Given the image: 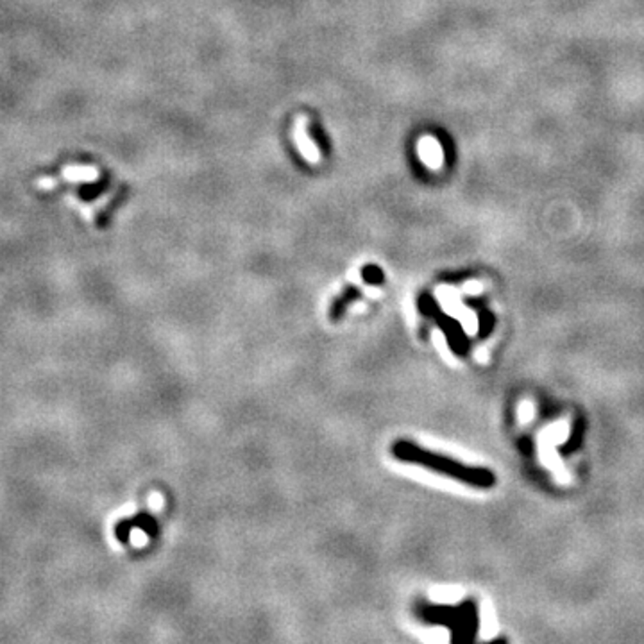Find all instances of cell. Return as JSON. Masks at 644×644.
Returning a JSON list of instances; mask_svg holds the SVG:
<instances>
[{
	"mask_svg": "<svg viewBox=\"0 0 644 644\" xmlns=\"http://www.w3.org/2000/svg\"><path fill=\"white\" fill-rule=\"evenodd\" d=\"M391 453L398 460H401V462L426 467V469H432L435 473L453 478L457 481L473 485V487L489 489L496 481L492 471L485 469V467L466 466V464L453 460L451 457L435 453V451H428L425 447L417 446V444L408 442V440H395L391 447Z\"/></svg>",
	"mask_w": 644,
	"mask_h": 644,
	"instance_id": "obj_1",
	"label": "cell"
},
{
	"mask_svg": "<svg viewBox=\"0 0 644 644\" xmlns=\"http://www.w3.org/2000/svg\"><path fill=\"white\" fill-rule=\"evenodd\" d=\"M294 140L299 153L305 156V160L308 161V163L312 165L320 163V153L319 149H317L315 143H313L312 138L308 136V119H306L305 115H299L298 119H295Z\"/></svg>",
	"mask_w": 644,
	"mask_h": 644,
	"instance_id": "obj_2",
	"label": "cell"
},
{
	"mask_svg": "<svg viewBox=\"0 0 644 644\" xmlns=\"http://www.w3.org/2000/svg\"><path fill=\"white\" fill-rule=\"evenodd\" d=\"M356 298H360V292H358L356 288L354 287L346 288L344 294L333 301L332 308H329V320H332V322H339L344 317V313H346V310L356 301Z\"/></svg>",
	"mask_w": 644,
	"mask_h": 644,
	"instance_id": "obj_3",
	"label": "cell"
},
{
	"mask_svg": "<svg viewBox=\"0 0 644 644\" xmlns=\"http://www.w3.org/2000/svg\"><path fill=\"white\" fill-rule=\"evenodd\" d=\"M63 175L67 181H86L92 182L99 179V170L95 167H84V165H74V167H65Z\"/></svg>",
	"mask_w": 644,
	"mask_h": 644,
	"instance_id": "obj_4",
	"label": "cell"
},
{
	"mask_svg": "<svg viewBox=\"0 0 644 644\" xmlns=\"http://www.w3.org/2000/svg\"><path fill=\"white\" fill-rule=\"evenodd\" d=\"M54 187H58V181L53 178H43L38 181V188H41V190H53Z\"/></svg>",
	"mask_w": 644,
	"mask_h": 644,
	"instance_id": "obj_5",
	"label": "cell"
}]
</instances>
